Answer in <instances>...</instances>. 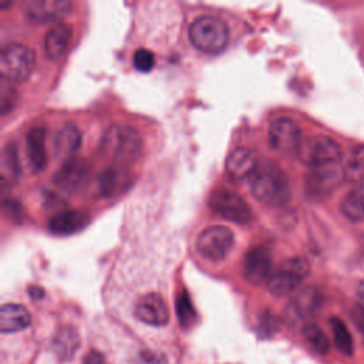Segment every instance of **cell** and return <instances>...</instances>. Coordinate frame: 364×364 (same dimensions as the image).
Segmentation results:
<instances>
[{
  "label": "cell",
  "mask_w": 364,
  "mask_h": 364,
  "mask_svg": "<svg viewBox=\"0 0 364 364\" xmlns=\"http://www.w3.org/2000/svg\"><path fill=\"white\" fill-rule=\"evenodd\" d=\"M250 191L256 200L267 206H283L291 198L287 175L272 162L257 165L250 176Z\"/></svg>",
  "instance_id": "1"
},
{
  "label": "cell",
  "mask_w": 364,
  "mask_h": 364,
  "mask_svg": "<svg viewBox=\"0 0 364 364\" xmlns=\"http://www.w3.org/2000/svg\"><path fill=\"white\" fill-rule=\"evenodd\" d=\"M100 152L112 159L115 165H127L136 161L142 152V138L129 125L108 127L100 141Z\"/></svg>",
  "instance_id": "2"
},
{
  "label": "cell",
  "mask_w": 364,
  "mask_h": 364,
  "mask_svg": "<svg viewBox=\"0 0 364 364\" xmlns=\"http://www.w3.org/2000/svg\"><path fill=\"white\" fill-rule=\"evenodd\" d=\"M192 46L206 54H218L225 50L229 40V28L213 16H199L189 26Z\"/></svg>",
  "instance_id": "3"
},
{
  "label": "cell",
  "mask_w": 364,
  "mask_h": 364,
  "mask_svg": "<svg viewBox=\"0 0 364 364\" xmlns=\"http://www.w3.org/2000/svg\"><path fill=\"white\" fill-rule=\"evenodd\" d=\"M34 51L20 43H10L0 53V74L7 81H24L34 68Z\"/></svg>",
  "instance_id": "4"
},
{
  "label": "cell",
  "mask_w": 364,
  "mask_h": 364,
  "mask_svg": "<svg viewBox=\"0 0 364 364\" xmlns=\"http://www.w3.org/2000/svg\"><path fill=\"white\" fill-rule=\"evenodd\" d=\"M310 273V264L304 257L294 256L282 262L277 270L270 276L267 290L274 296L293 293Z\"/></svg>",
  "instance_id": "5"
},
{
  "label": "cell",
  "mask_w": 364,
  "mask_h": 364,
  "mask_svg": "<svg viewBox=\"0 0 364 364\" xmlns=\"http://www.w3.org/2000/svg\"><path fill=\"white\" fill-rule=\"evenodd\" d=\"M296 155L304 165L318 168L337 164L341 159V149L331 138L316 135L301 139Z\"/></svg>",
  "instance_id": "6"
},
{
  "label": "cell",
  "mask_w": 364,
  "mask_h": 364,
  "mask_svg": "<svg viewBox=\"0 0 364 364\" xmlns=\"http://www.w3.org/2000/svg\"><path fill=\"white\" fill-rule=\"evenodd\" d=\"M208 205L215 213L235 223L246 225L252 220V209L240 195L232 191L215 189L208 198Z\"/></svg>",
  "instance_id": "7"
},
{
  "label": "cell",
  "mask_w": 364,
  "mask_h": 364,
  "mask_svg": "<svg viewBox=\"0 0 364 364\" xmlns=\"http://www.w3.org/2000/svg\"><path fill=\"white\" fill-rule=\"evenodd\" d=\"M233 246V232L222 225L209 226L205 229L198 240L196 249L199 255L210 262L223 260Z\"/></svg>",
  "instance_id": "8"
},
{
  "label": "cell",
  "mask_w": 364,
  "mask_h": 364,
  "mask_svg": "<svg viewBox=\"0 0 364 364\" xmlns=\"http://www.w3.org/2000/svg\"><path fill=\"white\" fill-rule=\"evenodd\" d=\"M300 128L294 121L286 117L276 118L270 122L267 129V141L272 149L280 154L296 152L301 142Z\"/></svg>",
  "instance_id": "9"
},
{
  "label": "cell",
  "mask_w": 364,
  "mask_h": 364,
  "mask_svg": "<svg viewBox=\"0 0 364 364\" xmlns=\"http://www.w3.org/2000/svg\"><path fill=\"white\" fill-rule=\"evenodd\" d=\"M273 259L270 252L263 246H252L245 257H243V274L245 279L259 286L262 283H267L270 276L273 274Z\"/></svg>",
  "instance_id": "10"
},
{
  "label": "cell",
  "mask_w": 364,
  "mask_h": 364,
  "mask_svg": "<svg viewBox=\"0 0 364 364\" xmlns=\"http://www.w3.org/2000/svg\"><path fill=\"white\" fill-rule=\"evenodd\" d=\"M70 9L71 3L67 0H31L24 6V17L33 24H57Z\"/></svg>",
  "instance_id": "11"
},
{
  "label": "cell",
  "mask_w": 364,
  "mask_h": 364,
  "mask_svg": "<svg viewBox=\"0 0 364 364\" xmlns=\"http://www.w3.org/2000/svg\"><path fill=\"white\" fill-rule=\"evenodd\" d=\"M343 179L344 173L336 164L311 168L306 175V191L311 196H324L331 193Z\"/></svg>",
  "instance_id": "12"
},
{
  "label": "cell",
  "mask_w": 364,
  "mask_h": 364,
  "mask_svg": "<svg viewBox=\"0 0 364 364\" xmlns=\"http://www.w3.org/2000/svg\"><path fill=\"white\" fill-rule=\"evenodd\" d=\"M135 317L149 326H165L169 321V310L164 297L158 293H146L141 296L134 309Z\"/></svg>",
  "instance_id": "13"
},
{
  "label": "cell",
  "mask_w": 364,
  "mask_h": 364,
  "mask_svg": "<svg viewBox=\"0 0 364 364\" xmlns=\"http://www.w3.org/2000/svg\"><path fill=\"white\" fill-rule=\"evenodd\" d=\"M91 165L84 158H70L58 168L53 176V182L64 191H75L82 182H85L90 173Z\"/></svg>",
  "instance_id": "14"
},
{
  "label": "cell",
  "mask_w": 364,
  "mask_h": 364,
  "mask_svg": "<svg viewBox=\"0 0 364 364\" xmlns=\"http://www.w3.org/2000/svg\"><path fill=\"white\" fill-rule=\"evenodd\" d=\"M44 139H46V131L43 127H33L26 132V138H24L26 158L33 172H40L47 165Z\"/></svg>",
  "instance_id": "15"
},
{
  "label": "cell",
  "mask_w": 364,
  "mask_h": 364,
  "mask_svg": "<svg viewBox=\"0 0 364 364\" xmlns=\"http://www.w3.org/2000/svg\"><path fill=\"white\" fill-rule=\"evenodd\" d=\"M257 155L249 148H235L226 158V172L235 179L252 176L257 168Z\"/></svg>",
  "instance_id": "16"
},
{
  "label": "cell",
  "mask_w": 364,
  "mask_h": 364,
  "mask_svg": "<svg viewBox=\"0 0 364 364\" xmlns=\"http://www.w3.org/2000/svg\"><path fill=\"white\" fill-rule=\"evenodd\" d=\"M129 181L131 178L125 166L111 165L104 168L97 176V188L101 196L109 198L122 192Z\"/></svg>",
  "instance_id": "17"
},
{
  "label": "cell",
  "mask_w": 364,
  "mask_h": 364,
  "mask_svg": "<svg viewBox=\"0 0 364 364\" xmlns=\"http://www.w3.org/2000/svg\"><path fill=\"white\" fill-rule=\"evenodd\" d=\"M31 323L30 311L18 303H4L0 307V331L3 334L17 333Z\"/></svg>",
  "instance_id": "18"
},
{
  "label": "cell",
  "mask_w": 364,
  "mask_h": 364,
  "mask_svg": "<svg viewBox=\"0 0 364 364\" xmlns=\"http://www.w3.org/2000/svg\"><path fill=\"white\" fill-rule=\"evenodd\" d=\"M80 145H81V134L71 124L61 125L53 136L54 155L65 161L73 158V155L78 151Z\"/></svg>",
  "instance_id": "19"
},
{
  "label": "cell",
  "mask_w": 364,
  "mask_h": 364,
  "mask_svg": "<svg viewBox=\"0 0 364 364\" xmlns=\"http://www.w3.org/2000/svg\"><path fill=\"white\" fill-rule=\"evenodd\" d=\"M88 223V215L81 210H63L48 220V230L54 235H73Z\"/></svg>",
  "instance_id": "20"
},
{
  "label": "cell",
  "mask_w": 364,
  "mask_h": 364,
  "mask_svg": "<svg viewBox=\"0 0 364 364\" xmlns=\"http://www.w3.org/2000/svg\"><path fill=\"white\" fill-rule=\"evenodd\" d=\"M80 344L81 338L78 331L73 326H63L53 337L51 347L60 361H70L75 355Z\"/></svg>",
  "instance_id": "21"
},
{
  "label": "cell",
  "mask_w": 364,
  "mask_h": 364,
  "mask_svg": "<svg viewBox=\"0 0 364 364\" xmlns=\"http://www.w3.org/2000/svg\"><path fill=\"white\" fill-rule=\"evenodd\" d=\"M73 37V30L68 24L64 23H57L54 24L46 34L44 37V53L50 60H57L60 58Z\"/></svg>",
  "instance_id": "22"
},
{
  "label": "cell",
  "mask_w": 364,
  "mask_h": 364,
  "mask_svg": "<svg viewBox=\"0 0 364 364\" xmlns=\"http://www.w3.org/2000/svg\"><path fill=\"white\" fill-rule=\"evenodd\" d=\"M321 304V296L320 293L313 289L307 287L301 290L290 303V309L294 316L299 318H309L316 314V311L320 309Z\"/></svg>",
  "instance_id": "23"
},
{
  "label": "cell",
  "mask_w": 364,
  "mask_h": 364,
  "mask_svg": "<svg viewBox=\"0 0 364 364\" xmlns=\"http://www.w3.org/2000/svg\"><path fill=\"white\" fill-rule=\"evenodd\" d=\"M18 158H17V149L13 142H7L0 155V175H1V183L3 186L11 185L17 181L18 176Z\"/></svg>",
  "instance_id": "24"
},
{
  "label": "cell",
  "mask_w": 364,
  "mask_h": 364,
  "mask_svg": "<svg viewBox=\"0 0 364 364\" xmlns=\"http://www.w3.org/2000/svg\"><path fill=\"white\" fill-rule=\"evenodd\" d=\"M343 215L353 222L364 220V183L357 185L341 202Z\"/></svg>",
  "instance_id": "25"
},
{
  "label": "cell",
  "mask_w": 364,
  "mask_h": 364,
  "mask_svg": "<svg viewBox=\"0 0 364 364\" xmlns=\"http://www.w3.org/2000/svg\"><path fill=\"white\" fill-rule=\"evenodd\" d=\"M344 179L357 185L364 183V145L355 146L343 169Z\"/></svg>",
  "instance_id": "26"
},
{
  "label": "cell",
  "mask_w": 364,
  "mask_h": 364,
  "mask_svg": "<svg viewBox=\"0 0 364 364\" xmlns=\"http://www.w3.org/2000/svg\"><path fill=\"white\" fill-rule=\"evenodd\" d=\"M330 327L333 331V338H334V344H336L337 350L347 357L353 355V350H354L353 337H351L347 326L344 324V321L338 317H331Z\"/></svg>",
  "instance_id": "27"
},
{
  "label": "cell",
  "mask_w": 364,
  "mask_h": 364,
  "mask_svg": "<svg viewBox=\"0 0 364 364\" xmlns=\"http://www.w3.org/2000/svg\"><path fill=\"white\" fill-rule=\"evenodd\" d=\"M301 334L309 346L320 355H324L330 350V341L324 331L314 323H307L301 328Z\"/></svg>",
  "instance_id": "28"
},
{
  "label": "cell",
  "mask_w": 364,
  "mask_h": 364,
  "mask_svg": "<svg viewBox=\"0 0 364 364\" xmlns=\"http://www.w3.org/2000/svg\"><path fill=\"white\" fill-rule=\"evenodd\" d=\"M176 316L182 327L191 326L195 320V309L191 303V299L186 290H182L176 299Z\"/></svg>",
  "instance_id": "29"
},
{
  "label": "cell",
  "mask_w": 364,
  "mask_h": 364,
  "mask_svg": "<svg viewBox=\"0 0 364 364\" xmlns=\"http://www.w3.org/2000/svg\"><path fill=\"white\" fill-rule=\"evenodd\" d=\"M17 101V92L16 88L11 85L10 81L1 78L0 80V114L6 115L9 114Z\"/></svg>",
  "instance_id": "30"
},
{
  "label": "cell",
  "mask_w": 364,
  "mask_h": 364,
  "mask_svg": "<svg viewBox=\"0 0 364 364\" xmlns=\"http://www.w3.org/2000/svg\"><path fill=\"white\" fill-rule=\"evenodd\" d=\"M132 63H134V67L138 70V71H142V73H148L152 70V67L155 65V55L151 50L148 48H138L135 53H134V57H132Z\"/></svg>",
  "instance_id": "31"
},
{
  "label": "cell",
  "mask_w": 364,
  "mask_h": 364,
  "mask_svg": "<svg viewBox=\"0 0 364 364\" xmlns=\"http://www.w3.org/2000/svg\"><path fill=\"white\" fill-rule=\"evenodd\" d=\"M280 330V318L272 311H264L259 320V331L263 336L272 337Z\"/></svg>",
  "instance_id": "32"
},
{
  "label": "cell",
  "mask_w": 364,
  "mask_h": 364,
  "mask_svg": "<svg viewBox=\"0 0 364 364\" xmlns=\"http://www.w3.org/2000/svg\"><path fill=\"white\" fill-rule=\"evenodd\" d=\"M132 364H169L166 354L152 350L141 351Z\"/></svg>",
  "instance_id": "33"
},
{
  "label": "cell",
  "mask_w": 364,
  "mask_h": 364,
  "mask_svg": "<svg viewBox=\"0 0 364 364\" xmlns=\"http://www.w3.org/2000/svg\"><path fill=\"white\" fill-rule=\"evenodd\" d=\"M351 318H353V323L355 324V327L360 330V333L364 337V309L361 306L354 307L351 311Z\"/></svg>",
  "instance_id": "34"
},
{
  "label": "cell",
  "mask_w": 364,
  "mask_h": 364,
  "mask_svg": "<svg viewBox=\"0 0 364 364\" xmlns=\"http://www.w3.org/2000/svg\"><path fill=\"white\" fill-rule=\"evenodd\" d=\"M105 358L98 350H90L84 357H82V364H104Z\"/></svg>",
  "instance_id": "35"
},
{
  "label": "cell",
  "mask_w": 364,
  "mask_h": 364,
  "mask_svg": "<svg viewBox=\"0 0 364 364\" xmlns=\"http://www.w3.org/2000/svg\"><path fill=\"white\" fill-rule=\"evenodd\" d=\"M357 297H358L360 306L364 309V280H361L357 286Z\"/></svg>",
  "instance_id": "36"
},
{
  "label": "cell",
  "mask_w": 364,
  "mask_h": 364,
  "mask_svg": "<svg viewBox=\"0 0 364 364\" xmlns=\"http://www.w3.org/2000/svg\"><path fill=\"white\" fill-rule=\"evenodd\" d=\"M30 294H31V297H34V299H41V297L44 296V291H43L40 287H31V289H30Z\"/></svg>",
  "instance_id": "37"
}]
</instances>
